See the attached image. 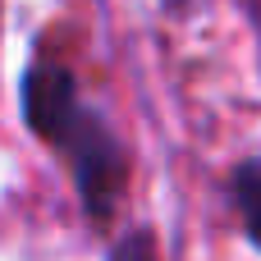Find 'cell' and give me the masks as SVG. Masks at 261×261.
<instances>
[{
	"mask_svg": "<svg viewBox=\"0 0 261 261\" xmlns=\"http://www.w3.org/2000/svg\"><path fill=\"white\" fill-rule=\"evenodd\" d=\"M18 101H23V124L64 156L78 184L83 211L92 220H110L128 184V156H124L119 133L92 106H83L73 73L55 60H37L23 69Z\"/></svg>",
	"mask_w": 261,
	"mask_h": 261,
	"instance_id": "obj_1",
	"label": "cell"
},
{
	"mask_svg": "<svg viewBox=\"0 0 261 261\" xmlns=\"http://www.w3.org/2000/svg\"><path fill=\"white\" fill-rule=\"evenodd\" d=\"M110 261H156V239H151V229L124 234V239L110 248Z\"/></svg>",
	"mask_w": 261,
	"mask_h": 261,
	"instance_id": "obj_3",
	"label": "cell"
},
{
	"mask_svg": "<svg viewBox=\"0 0 261 261\" xmlns=\"http://www.w3.org/2000/svg\"><path fill=\"white\" fill-rule=\"evenodd\" d=\"M229 202H234V211H239L243 239H248L252 248H261V151L248 156V161L234 170V179H229Z\"/></svg>",
	"mask_w": 261,
	"mask_h": 261,
	"instance_id": "obj_2",
	"label": "cell"
},
{
	"mask_svg": "<svg viewBox=\"0 0 261 261\" xmlns=\"http://www.w3.org/2000/svg\"><path fill=\"white\" fill-rule=\"evenodd\" d=\"M165 5H170L174 14H184V5H188V0H165Z\"/></svg>",
	"mask_w": 261,
	"mask_h": 261,
	"instance_id": "obj_4",
	"label": "cell"
}]
</instances>
